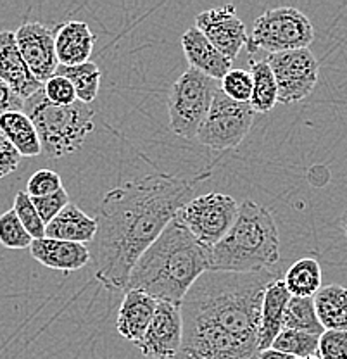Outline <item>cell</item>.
<instances>
[{
	"mask_svg": "<svg viewBox=\"0 0 347 359\" xmlns=\"http://www.w3.org/2000/svg\"><path fill=\"white\" fill-rule=\"evenodd\" d=\"M23 112L35 125L42 154L50 159L80 151L95 128V109L92 106L78 100L69 106H55L48 102L42 88L25 100Z\"/></svg>",
	"mask_w": 347,
	"mask_h": 359,
	"instance_id": "277c9868",
	"label": "cell"
},
{
	"mask_svg": "<svg viewBox=\"0 0 347 359\" xmlns=\"http://www.w3.org/2000/svg\"><path fill=\"white\" fill-rule=\"evenodd\" d=\"M184 318L182 346L175 359H257L256 344L223 332L206 321Z\"/></svg>",
	"mask_w": 347,
	"mask_h": 359,
	"instance_id": "9c48e42d",
	"label": "cell"
},
{
	"mask_svg": "<svg viewBox=\"0 0 347 359\" xmlns=\"http://www.w3.org/2000/svg\"><path fill=\"white\" fill-rule=\"evenodd\" d=\"M42 90L48 102L55 104V106H69V104L76 102V93H74L73 85L59 74H54L50 80H47Z\"/></svg>",
	"mask_w": 347,
	"mask_h": 359,
	"instance_id": "836d02e7",
	"label": "cell"
},
{
	"mask_svg": "<svg viewBox=\"0 0 347 359\" xmlns=\"http://www.w3.org/2000/svg\"><path fill=\"white\" fill-rule=\"evenodd\" d=\"M315 40V26L304 13L296 7H275L256 18L249 35V54L264 48L270 54L309 48Z\"/></svg>",
	"mask_w": 347,
	"mask_h": 359,
	"instance_id": "5b68a950",
	"label": "cell"
},
{
	"mask_svg": "<svg viewBox=\"0 0 347 359\" xmlns=\"http://www.w3.org/2000/svg\"><path fill=\"white\" fill-rule=\"evenodd\" d=\"M13 211L16 212L18 219H20L21 224L25 226V230L28 231L29 237H32L33 241L46 237V223L42 222V218H40V215L36 212L32 199H29V196L23 192V190L18 192L16 197H14Z\"/></svg>",
	"mask_w": 347,
	"mask_h": 359,
	"instance_id": "f1b7e54d",
	"label": "cell"
},
{
	"mask_svg": "<svg viewBox=\"0 0 347 359\" xmlns=\"http://www.w3.org/2000/svg\"><path fill=\"white\" fill-rule=\"evenodd\" d=\"M9 111H23V100L0 80V116Z\"/></svg>",
	"mask_w": 347,
	"mask_h": 359,
	"instance_id": "d590c367",
	"label": "cell"
},
{
	"mask_svg": "<svg viewBox=\"0 0 347 359\" xmlns=\"http://www.w3.org/2000/svg\"><path fill=\"white\" fill-rule=\"evenodd\" d=\"M320 359H347V334L339 330H325L318 340Z\"/></svg>",
	"mask_w": 347,
	"mask_h": 359,
	"instance_id": "d6a6232c",
	"label": "cell"
},
{
	"mask_svg": "<svg viewBox=\"0 0 347 359\" xmlns=\"http://www.w3.org/2000/svg\"><path fill=\"white\" fill-rule=\"evenodd\" d=\"M0 80L7 85L21 100L29 99L42 88V83L32 74L23 55L18 48L14 32H0Z\"/></svg>",
	"mask_w": 347,
	"mask_h": 359,
	"instance_id": "5bb4252c",
	"label": "cell"
},
{
	"mask_svg": "<svg viewBox=\"0 0 347 359\" xmlns=\"http://www.w3.org/2000/svg\"><path fill=\"white\" fill-rule=\"evenodd\" d=\"M341 228H342V231H344L346 237H347V211L341 216Z\"/></svg>",
	"mask_w": 347,
	"mask_h": 359,
	"instance_id": "74e56055",
	"label": "cell"
},
{
	"mask_svg": "<svg viewBox=\"0 0 347 359\" xmlns=\"http://www.w3.org/2000/svg\"><path fill=\"white\" fill-rule=\"evenodd\" d=\"M55 74L66 78L73 85L78 102L90 104L97 99L100 88V69L95 62H83L78 66H59Z\"/></svg>",
	"mask_w": 347,
	"mask_h": 359,
	"instance_id": "cb8c5ba5",
	"label": "cell"
},
{
	"mask_svg": "<svg viewBox=\"0 0 347 359\" xmlns=\"http://www.w3.org/2000/svg\"><path fill=\"white\" fill-rule=\"evenodd\" d=\"M156 304H158V301L145 292L126 289L118 309V320H116L118 334L123 339L130 340L133 346H137L144 339L145 332L151 325Z\"/></svg>",
	"mask_w": 347,
	"mask_h": 359,
	"instance_id": "9a60e30c",
	"label": "cell"
},
{
	"mask_svg": "<svg viewBox=\"0 0 347 359\" xmlns=\"http://www.w3.org/2000/svg\"><path fill=\"white\" fill-rule=\"evenodd\" d=\"M252 78V93L251 104L252 111L266 114L275 107L277 100V85H275L273 73L266 61H251V69H249Z\"/></svg>",
	"mask_w": 347,
	"mask_h": 359,
	"instance_id": "d4e9b609",
	"label": "cell"
},
{
	"mask_svg": "<svg viewBox=\"0 0 347 359\" xmlns=\"http://www.w3.org/2000/svg\"><path fill=\"white\" fill-rule=\"evenodd\" d=\"M346 334H347V330H346Z\"/></svg>",
	"mask_w": 347,
	"mask_h": 359,
	"instance_id": "ab89813d",
	"label": "cell"
},
{
	"mask_svg": "<svg viewBox=\"0 0 347 359\" xmlns=\"http://www.w3.org/2000/svg\"><path fill=\"white\" fill-rule=\"evenodd\" d=\"M254 116L251 104L235 102L218 88L196 138L212 151H230L251 132Z\"/></svg>",
	"mask_w": 347,
	"mask_h": 359,
	"instance_id": "52a82bcc",
	"label": "cell"
},
{
	"mask_svg": "<svg viewBox=\"0 0 347 359\" xmlns=\"http://www.w3.org/2000/svg\"><path fill=\"white\" fill-rule=\"evenodd\" d=\"M282 280L292 297H313L322 287V266L313 257H302L287 269Z\"/></svg>",
	"mask_w": 347,
	"mask_h": 359,
	"instance_id": "603a6c76",
	"label": "cell"
},
{
	"mask_svg": "<svg viewBox=\"0 0 347 359\" xmlns=\"http://www.w3.org/2000/svg\"><path fill=\"white\" fill-rule=\"evenodd\" d=\"M29 252L43 266L57 271H76L90 264V249L83 244L55 238H36L29 245Z\"/></svg>",
	"mask_w": 347,
	"mask_h": 359,
	"instance_id": "2e32d148",
	"label": "cell"
},
{
	"mask_svg": "<svg viewBox=\"0 0 347 359\" xmlns=\"http://www.w3.org/2000/svg\"><path fill=\"white\" fill-rule=\"evenodd\" d=\"M14 36L33 76L42 85L50 80L59 67L54 29L47 28L42 22L28 21L14 32Z\"/></svg>",
	"mask_w": 347,
	"mask_h": 359,
	"instance_id": "4fadbf2b",
	"label": "cell"
},
{
	"mask_svg": "<svg viewBox=\"0 0 347 359\" xmlns=\"http://www.w3.org/2000/svg\"><path fill=\"white\" fill-rule=\"evenodd\" d=\"M290 294L285 289L282 278H273L263 292L259 314V328H257V349H270L275 337L282 332V320L285 306L289 302Z\"/></svg>",
	"mask_w": 347,
	"mask_h": 359,
	"instance_id": "d6986e66",
	"label": "cell"
},
{
	"mask_svg": "<svg viewBox=\"0 0 347 359\" xmlns=\"http://www.w3.org/2000/svg\"><path fill=\"white\" fill-rule=\"evenodd\" d=\"M219 90L235 102H249L252 93V78L249 69H230L222 78Z\"/></svg>",
	"mask_w": 347,
	"mask_h": 359,
	"instance_id": "f546056e",
	"label": "cell"
},
{
	"mask_svg": "<svg viewBox=\"0 0 347 359\" xmlns=\"http://www.w3.org/2000/svg\"><path fill=\"white\" fill-rule=\"evenodd\" d=\"M257 359H296V358L289 356V354H285V353H280V351H275L270 347V349L261 351Z\"/></svg>",
	"mask_w": 347,
	"mask_h": 359,
	"instance_id": "8d00e7d4",
	"label": "cell"
},
{
	"mask_svg": "<svg viewBox=\"0 0 347 359\" xmlns=\"http://www.w3.org/2000/svg\"><path fill=\"white\" fill-rule=\"evenodd\" d=\"M238 204L229 194L209 192L192 197L175 218L207 249L218 244L237 218Z\"/></svg>",
	"mask_w": 347,
	"mask_h": 359,
	"instance_id": "ba28073f",
	"label": "cell"
},
{
	"mask_svg": "<svg viewBox=\"0 0 347 359\" xmlns=\"http://www.w3.org/2000/svg\"><path fill=\"white\" fill-rule=\"evenodd\" d=\"M280 261V235L273 215L254 201L238 205L225 237L209 249V271L261 273Z\"/></svg>",
	"mask_w": 347,
	"mask_h": 359,
	"instance_id": "3957f363",
	"label": "cell"
},
{
	"mask_svg": "<svg viewBox=\"0 0 347 359\" xmlns=\"http://www.w3.org/2000/svg\"><path fill=\"white\" fill-rule=\"evenodd\" d=\"M33 238L18 219L13 209L0 215V244L7 249H29Z\"/></svg>",
	"mask_w": 347,
	"mask_h": 359,
	"instance_id": "83f0119b",
	"label": "cell"
},
{
	"mask_svg": "<svg viewBox=\"0 0 347 359\" xmlns=\"http://www.w3.org/2000/svg\"><path fill=\"white\" fill-rule=\"evenodd\" d=\"M318 340L320 335L296 330H282L275 337L273 344H271V349L285 353L296 359L311 358L318 356Z\"/></svg>",
	"mask_w": 347,
	"mask_h": 359,
	"instance_id": "4316f807",
	"label": "cell"
},
{
	"mask_svg": "<svg viewBox=\"0 0 347 359\" xmlns=\"http://www.w3.org/2000/svg\"><path fill=\"white\" fill-rule=\"evenodd\" d=\"M54 33L59 66H78L88 62L97 36L87 22L66 21L59 25Z\"/></svg>",
	"mask_w": 347,
	"mask_h": 359,
	"instance_id": "ac0fdd59",
	"label": "cell"
},
{
	"mask_svg": "<svg viewBox=\"0 0 347 359\" xmlns=\"http://www.w3.org/2000/svg\"><path fill=\"white\" fill-rule=\"evenodd\" d=\"M206 271L209 249L173 218L132 268L126 289L182 306L186 292Z\"/></svg>",
	"mask_w": 347,
	"mask_h": 359,
	"instance_id": "7a4b0ae2",
	"label": "cell"
},
{
	"mask_svg": "<svg viewBox=\"0 0 347 359\" xmlns=\"http://www.w3.org/2000/svg\"><path fill=\"white\" fill-rule=\"evenodd\" d=\"M196 28L230 61H233L242 47L249 42L245 25L237 16V9L231 4L197 14Z\"/></svg>",
	"mask_w": 347,
	"mask_h": 359,
	"instance_id": "7c38bea8",
	"label": "cell"
},
{
	"mask_svg": "<svg viewBox=\"0 0 347 359\" xmlns=\"http://www.w3.org/2000/svg\"><path fill=\"white\" fill-rule=\"evenodd\" d=\"M0 132L14 145L21 157L42 154L35 125L23 111H9L0 116Z\"/></svg>",
	"mask_w": 347,
	"mask_h": 359,
	"instance_id": "7402d4cb",
	"label": "cell"
},
{
	"mask_svg": "<svg viewBox=\"0 0 347 359\" xmlns=\"http://www.w3.org/2000/svg\"><path fill=\"white\" fill-rule=\"evenodd\" d=\"M207 177L209 171L196 178L154 173L111 189L100 201L92 241L90 264L97 282L107 290H125L139 257Z\"/></svg>",
	"mask_w": 347,
	"mask_h": 359,
	"instance_id": "6da1fadb",
	"label": "cell"
},
{
	"mask_svg": "<svg viewBox=\"0 0 347 359\" xmlns=\"http://www.w3.org/2000/svg\"><path fill=\"white\" fill-rule=\"evenodd\" d=\"M182 335H184L182 306L158 301L151 325L137 347L149 359H175L180 351Z\"/></svg>",
	"mask_w": 347,
	"mask_h": 359,
	"instance_id": "8fae6325",
	"label": "cell"
},
{
	"mask_svg": "<svg viewBox=\"0 0 347 359\" xmlns=\"http://www.w3.org/2000/svg\"><path fill=\"white\" fill-rule=\"evenodd\" d=\"M302 359H320L318 356H311V358H302Z\"/></svg>",
	"mask_w": 347,
	"mask_h": 359,
	"instance_id": "f35d334b",
	"label": "cell"
},
{
	"mask_svg": "<svg viewBox=\"0 0 347 359\" xmlns=\"http://www.w3.org/2000/svg\"><path fill=\"white\" fill-rule=\"evenodd\" d=\"M218 88L219 81L192 67L175 81L168 95L170 125L175 135L186 140L197 137Z\"/></svg>",
	"mask_w": 347,
	"mask_h": 359,
	"instance_id": "8992f818",
	"label": "cell"
},
{
	"mask_svg": "<svg viewBox=\"0 0 347 359\" xmlns=\"http://www.w3.org/2000/svg\"><path fill=\"white\" fill-rule=\"evenodd\" d=\"M29 199H32L36 212H39L40 218H42V222L46 224L50 223L69 204V197L64 187L61 190H57V192L50 194V196L29 197Z\"/></svg>",
	"mask_w": 347,
	"mask_h": 359,
	"instance_id": "1f68e13d",
	"label": "cell"
},
{
	"mask_svg": "<svg viewBox=\"0 0 347 359\" xmlns=\"http://www.w3.org/2000/svg\"><path fill=\"white\" fill-rule=\"evenodd\" d=\"M282 330L306 332V334L313 335L323 334L325 330L316 316L313 297H292L290 295L285 311H283Z\"/></svg>",
	"mask_w": 347,
	"mask_h": 359,
	"instance_id": "484cf974",
	"label": "cell"
},
{
	"mask_svg": "<svg viewBox=\"0 0 347 359\" xmlns=\"http://www.w3.org/2000/svg\"><path fill=\"white\" fill-rule=\"evenodd\" d=\"M97 233L95 218L81 211L76 204L69 202L50 223L46 224V237L55 241L88 244Z\"/></svg>",
	"mask_w": 347,
	"mask_h": 359,
	"instance_id": "ffe728a7",
	"label": "cell"
},
{
	"mask_svg": "<svg viewBox=\"0 0 347 359\" xmlns=\"http://www.w3.org/2000/svg\"><path fill=\"white\" fill-rule=\"evenodd\" d=\"M21 163V154L14 149V145L0 132V180L6 178L13 171L18 170Z\"/></svg>",
	"mask_w": 347,
	"mask_h": 359,
	"instance_id": "e575fe53",
	"label": "cell"
},
{
	"mask_svg": "<svg viewBox=\"0 0 347 359\" xmlns=\"http://www.w3.org/2000/svg\"><path fill=\"white\" fill-rule=\"evenodd\" d=\"M266 62L273 73L280 104L301 102L318 83L320 65L309 48L270 54Z\"/></svg>",
	"mask_w": 347,
	"mask_h": 359,
	"instance_id": "30bf717a",
	"label": "cell"
},
{
	"mask_svg": "<svg viewBox=\"0 0 347 359\" xmlns=\"http://www.w3.org/2000/svg\"><path fill=\"white\" fill-rule=\"evenodd\" d=\"M62 189V180L55 171L52 170H39L33 173L26 185V194L29 197H43L57 192Z\"/></svg>",
	"mask_w": 347,
	"mask_h": 359,
	"instance_id": "4dcf8cb0",
	"label": "cell"
},
{
	"mask_svg": "<svg viewBox=\"0 0 347 359\" xmlns=\"http://www.w3.org/2000/svg\"><path fill=\"white\" fill-rule=\"evenodd\" d=\"M182 48L189 67L206 74L216 81H222V78L231 69V61L222 54L196 26L189 28L182 35Z\"/></svg>",
	"mask_w": 347,
	"mask_h": 359,
	"instance_id": "e0dca14e",
	"label": "cell"
},
{
	"mask_svg": "<svg viewBox=\"0 0 347 359\" xmlns=\"http://www.w3.org/2000/svg\"><path fill=\"white\" fill-rule=\"evenodd\" d=\"M316 316L323 330H347V289L339 283L320 287L313 295Z\"/></svg>",
	"mask_w": 347,
	"mask_h": 359,
	"instance_id": "44dd1931",
	"label": "cell"
}]
</instances>
